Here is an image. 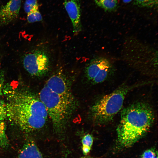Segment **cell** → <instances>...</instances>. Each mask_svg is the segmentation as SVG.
<instances>
[{
  "instance_id": "cell-1",
  "label": "cell",
  "mask_w": 158,
  "mask_h": 158,
  "mask_svg": "<svg viewBox=\"0 0 158 158\" xmlns=\"http://www.w3.org/2000/svg\"><path fill=\"white\" fill-rule=\"evenodd\" d=\"M7 95V117L20 129L30 133L44 126L48 114L40 99L22 91L9 90Z\"/></svg>"
},
{
  "instance_id": "cell-2",
  "label": "cell",
  "mask_w": 158,
  "mask_h": 158,
  "mask_svg": "<svg viewBox=\"0 0 158 158\" xmlns=\"http://www.w3.org/2000/svg\"><path fill=\"white\" fill-rule=\"evenodd\" d=\"M154 119L152 109L145 103H136L124 109L116 129L121 145L128 147L136 143L148 132Z\"/></svg>"
},
{
  "instance_id": "cell-3",
  "label": "cell",
  "mask_w": 158,
  "mask_h": 158,
  "mask_svg": "<svg viewBox=\"0 0 158 158\" xmlns=\"http://www.w3.org/2000/svg\"><path fill=\"white\" fill-rule=\"evenodd\" d=\"M121 56L127 64L140 71L155 73L157 71V50L134 37L125 40Z\"/></svg>"
},
{
  "instance_id": "cell-4",
  "label": "cell",
  "mask_w": 158,
  "mask_h": 158,
  "mask_svg": "<svg viewBox=\"0 0 158 158\" xmlns=\"http://www.w3.org/2000/svg\"><path fill=\"white\" fill-rule=\"evenodd\" d=\"M40 100L45 105L56 133L63 132L67 121L72 110L74 101L54 92L46 85L39 93Z\"/></svg>"
},
{
  "instance_id": "cell-5",
  "label": "cell",
  "mask_w": 158,
  "mask_h": 158,
  "mask_svg": "<svg viewBox=\"0 0 158 158\" xmlns=\"http://www.w3.org/2000/svg\"><path fill=\"white\" fill-rule=\"evenodd\" d=\"M131 88L122 85L98 100L91 108L94 121L101 124L112 121L122 108L125 97Z\"/></svg>"
},
{
  "instance_id": "cell-6",
  "label": "cell",
  "mask_w": 158,
  "mask_h": 158,
  "mask_svg": "<svg viewBox=\"0 0 158 158\" xmlns=\"http://www.w3.org/2000/svg\"><path fill=\"white\" fill-rule=\"evenodd\" d=\"M114 67L111 61L106 57L98 56L91 60L85 69L88 80L94 83L103 82L113 74Z\"/></svg>"
},
{
  "instance_id": "cell-7",
  "label": "cell",
  "mask_w": 158,
  "mask_h": 158,
  "mask_svg": "<svg viewBox=\"0 0 158 158\" xmlns=\"http://www.w3.org/2000/svg\"><path fill=\"white\" fill-rule=\"evenodd\" d=\"M23 65L30 75L35 76L45 74L50 67L48 55L41 50H37L25 54L23 58Z\"/></svg>"
},
{
  "instance_id": "cell-8",
  "label": "cell",
  "mask_w": 158,
  "mask_h": 158,
  "mask_svg": "<svg viewBox=\"0 0 158 158\" xmlns=\"http://www.w3.org/2000/svg\"><path fill=\"white\" fill-rule=\"evenodd\" d=\"M67 81L63 74L59 72L47 80L46 85L54 92L68 99L74 101Z\"/></svg>"
},
{
  "instance_id": "cell-9",
  "label": "cell",
  "mask_w": 158,
  "mask_h": 158,
  "mask_svg": "<svg viewBox=\"0 0 158 158\" xmlns=\"http://www.w3.org/2000/svg\"><path fill=\"white\" fill-rule=\"evenodd\" d=\"M64 5L71 20L74 34L76 35L81 31V8L79 0H64Z\"/></svg>"
},
{
  "instance_id": "cell-10",
  "label": "cell",
  "mask_w": 158,
  "mask_h": 158,
  "mask_svg": "<svg viewBox=\"0 0 158 158\" xmlns=\"http://www.w3.org/2000/svg\"><path fill=\"white\" fill-rule=\"evenodd\" d=\"M21 0H9L0 9V25H6L16 19L18 16Z\"/></svg>"
},
{
  "instance_id": "cell-11",
  "label": "cell",
  "mask_w": 158,
  "mask_h": 158,
  "mask_svg": "<svg viewBox=\"0 0 158 158\" xmlns=\"http://www.w3.org/2000/svg\"><path fill=\"white\" fill-rule=\"evenodd\" d=\"M18 158H45L34 141L29 139L25 142L20 150Z\"/></svg>"
},
{
  "instance_id": "cell-12",
  "label": "cell",
  "mask_w": 158,
  "mask_h": 158,
  "mask_svg": "<svg viewBox=\"0 0 158 158\" xmlns=\"http://www.w3.org/2000/svg\"><path fill=\"white\" fill-rule=\"evenodd\" d=\"M96 4L104 11L111 12L116 10L118 0H94Z\"/></svg>"
},
{
  "instance_id": "cell-13",
  "label": "cell",
  "mask_w": 158,
  "mask_h": 158,
  "mask_svg": "<svg viewBox=\"0 0 158 158\" xmlns=\"http://www.w3.org/2000/svg\"><path fill=\"white\" fill-rule=\"evenodd\" d=\"M93 142L92 136L87 133L83 136L81 140L82 149L83 154L86 156L90 152Z\"/></svg>"
},
{
  "instance_id": "cell-14",
  "label": "cell",
  "mask_w": 158,
  "mask_h": 158,
  "mask_svg": "<svg viewBox=\"0 0 158 158\" xmlns=\"http://www.w3.org/2000/svg\"><path fill=\"white\" fill-rule=\"evenodd\" d=\"M6 125L3 121H0V145L3 148L8 147L9 142L6 134Z\"/></svg>"
},
{
  "instance_id": "cell-15",
  "label": "cell",
  "mask_w": 158,
  "mask_h": 158,
  "mask_svg": "<svg viewBox=\"0 0 158 158\" xmlns=\"http://www.w3.org/2000/svg\"><path fill=\"white\" fill-rule=\"evenodd\" d=\"M27 20L29 23L39 22L42 20V16L38 8H35L27 14Z\"/></svg>"
},
{
  "instance_id": "cell-16",
  "label": "cell",
  "mask_w": 158,
  "mask_h": 158,
  "mask_svg": "<svg viewBox=\"0 0 158 158\" xmlns=\"http://www.w3.org/2000/svg\"><path fill=\"white\" fill-rule=\"evenodd\" d=\"M38 6L37 0H25L23 7L25 12L28 14Z\"/></svg>"
},
{
  "instance_id": "cell-17",
  "label": "cell",
  "mask_w": 158,
  "mask_h": 158,
  "mask_svg": "<svg viewBox=\"0 0 158 158\" xmlns=\"http://www.w3.org/2000/svg\"><path fill=\"white\" fill-rule=\"evenodd\" d=\"M139 158H158V152L156 149L152 148L145 150Z\"/></svg>"
},
{
  "instance_id": "cell-18",
  "label": "cell",
  "mask_w": 158,
  "mask_h": 158,
  "mask_svg": "<svg viewBox=\"0 0 158 158\" xmlns=\"http://www.w3.org/2000/svg\"><path fill=\"white\" fill-rule=\"evenodd\" d=\"M139 6L144 7H151L157 4L158 0H135Z\"/></svg>"
},
{
  "instance_id": "cell-19",
  "label": "cell",
  "mask_w": 158,
  "mask_h": 158,
  "mask_svg": "<svg viewBox=\"0 0 158 158\" xmlns=\"http://www.w3.org/2000/svg\"><path fill=\"white\" fill-rule=\"evenodd\" d=\"M7 118L6 103L0 99V121H3Z\"/></svg>"
},
{
  "instance_id": "cell-20",
  "label": "cell",
  "mask_w": 158,
  "mask_h": 158,
  "mask_svg": "<svg viewBox=\"0 0 158 158\" xmlns=\"http://www.w3.org/2000/svg\"><path fill=\"white\" fill-rule=\"evenodd\" d=\"M4 72L0 68V96L2 94V91L4 82Z\"/></svg>"
},
{
  "instance_id": "cell-21",
  "label": "cell",
  "mask_w": 158,
  "mask_h": 158,
  "mask_svg": "<svg viewBox=\"0 0 158 158\" xmlns=\"http://www.w3.org/2000/svg\"><path fill=\"white\" fill-rule=\"evenodd\" d=\"M79 158H97L96 157L89 156H87L86 155V156H84L83 157H82Z\"/></svg>"
},
{
  "instance_id": "cell-22",
  "label": "cell",
  "mask_w": 158,
  "mask_h": 158,
  "mask_svg": "<svg viewBox=\"0 0 158 158\" xmlns=\"http://www.w3.org/2000/svg\"><path fill=\"white\" fill-rule=\"evenodd\" d=\"M132 0H123V2L125 3H128L130 2Z\"/></svg>"
}]
</instances>
